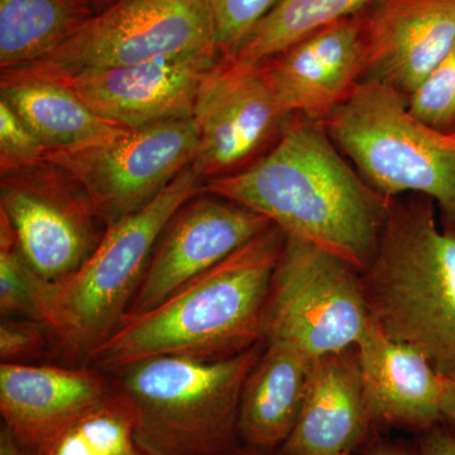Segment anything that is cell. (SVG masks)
Listing matches in <instances>:
<instances>
[{"instance_id": "cell-1", "label": "cell", "mask_w": 455, "mask_h": 455, "mask_svg": "<svg viewBox=\"0 0 455 455\" xmlns=\"http://www.w3.org/2000/svg\"><path fill=\"white\" fill-rule=\"evenodd\" d=\"M203 193L259 212L284 235L324 248L359 274L373 259L390 208L340 157L324 124L302 116L284 122L267 154L204 182Z\"/></svg>"}, {"instance_id": "cell-2", "label": "cell", "mask_w": 455, "mask_h": 455, "mask_svg": "<svg viewBox=\"0 0 455 455\" xmlns=\"http://www.w3.org/2000/svg\"><path fill=\"white\" fill-rule=\"evenodd\" d=\"M283 243V230L272 224L157 307L125 315L86 362L114 373L143 359L212 361L262 343L272 278Z\"/></svg>"}, {"instance_id": "cell-3", "label": "cell", "mask_w": 455, "mask_h": 455, "mask_svg": "<svg viewBox=\"0 0 455 455\" xmlns=\"http://www.w3.org/2000/svg\"><path fill=\"white\" fill-rule=\"evenodd\" d=\"M361 284L371 319L388 337L455 376V232L440 226L435 204H390Z\"/></svg>"}, {"instance_id": "cell-4", "label": "cell", "mask_w": 455, "mask_h": 455, "mask_svg": "<svg viewBox=\"0 0 455 455\" xmlns=\"http://www.w3.org/2000/svg\"><path fill=\"white\" fill-rule=\"evenodd\" d=\"M263 346L212 361L143 359L112 373L133 412L137 449L146 455H221L238 447L242 391Z\"/></svg>"}, {"instance_id": "cell-5", "label": "cell", "mask_w": 455, "mask_h": 455, "mask_svg": "<svg viewBox=\"0 0 455 455\" xmlns=\"http://www.w3.org/2000/svg\"><path fill=\"white\" fill-rule=\"evenodd\" d=\"M203 187L202 176L191 164L154 202L108 227L82 267L52 283L44 325L57 352L88 361L116 331L164 226L180 206L203 193Z\"/></svg>"}, {"instance_id": "cell-6", "label": "cell", "mask_w": 455, "mask_h": 455, "mask_svg": "<svg viewBox=\"0 0 455 455\" xmlns=\"http://www.w3.org/2000/svg\"><path fill=\"white\" fill-rule=\"evenodd\" d=\"M323 124L379 196L420 194L455 229V146L410 113L406 95L358 83Z\"/></svg>"}, {"instance_id": "cell-7", "label": "cell", "mask_w": 455, "mask_h": 455, "mask_svg": "<svg viewBox=\"0 0 455 455\" xmlns=\"http://www.w3.org/2000/svg\"><path fill=\"white\" fill-rule=\"evenodd\" d=\"M211 50L218 47L209 0H116L61 46L0 76L62 83L92 71Z\"/></svg>"}, {"instance_id": "cell-8", "label": "cell", "mask_w": 455, "mask_h": 455, "mask_svg": "<svg viewBox=\"0 0 455 455\" xmlns=\"http://www.w3.org/2000/svg\"><path fill=\"white\" fill-rule=\"evenodd\" d=\"M370 320L357 269L324 248L284 235L263 341H281L316 359L357 346Z\"/></svg>"}, {"instance_id": "cell-9", "label": "cell", "mask_w": 455, "mask_h": 455, "mask_svg": "<svg viewBox=\"0 0 455 455\" xmlns=\"http://www.w3.org/2000/svg\"><path fill=\"white\" fill-rule=\"evenodd\" d=\"M193 119L127 130L80 148L47 151L46 160L74 176L107 228L145 208L196 161Z\"/></svg>"}, {"instance_id": "cell-10", "label": "cell", "mask_w": 455, "mask_h": 455, "mask_svg": "<svg viewBox=\"0 0 455 455\" xmlns=\"http://www.w3.org/2000/svg\"><path fill=\"white\" fill-rule=\"evenodd\" d=\"M0 212L26 259L50 283L82 267L107 232L83 185L46 158L0 173Z\"/></svg>"}, {"instance_id": "cell-11", "label": "cell", "mask_w": 455, "mask_h": 455, "mask_svg": "<svg viewBox=\"0 0 455 455\" xmlns=\"http://www.w3.org/2000/svg\"><path fill=\"white\" fill-rule=\"evenodd\" d=\"M209 196H194L167 221L127 315L157 307L272 226L259 212Z\"/></svg>"}, {"instance_id": "cell-12", "label": "cell", "mask_w": 455, "mask_h": 455, "mask_svg": "<svg viewBox=\"0 0 455 455\" xmlns=\"http://www.w3.org/2000/svg\"><path fill=\"white\" fill-rule=\"evenodd\" d=\"M220 51H199L77 75L68 86L106 121L127 130L193 119Z\"/></svg>"}, {"instance_id": "cell-13", "label": "cell", "mask_w": 455, "mask_h": 455, "mask_svg": "<svg viewBox=\"0 0 455 455\" xmlns=\"http://www.w3.org/2000/svg\"><path fill=\"white\" fill-rule=\"evenodd\" d=\"M287 116L259 66L221 60L206 80L194 114L199 134L194 169L204 182L244 169L283 130Z\"/></svg>"}, {"instance_id": "cell-14", "label": "cell", "mask_w": 455, "mask_h": 455, "mask_svg": "<svg viewBox=\"0 0 455 455\" xmlns=\"http://www.w3.org/2000/svg\"><path fill=\"white\" fill-rule=\"evenodd\" d=\"M363 14L319 29L260 62V74L286 113L324 123L366 70Z\"/></svg>"}, {"instance_id": "cell-15", "label": "cell", "mask_w": 455, "mask_h": 455, "mask_svg": "<svg viewBox=\"0 0 455 455\" xmlns=\"http://www.w3.org/2000/svg\"><path fill=\"white\" fill-rule=\"evenodd\" d=\"M116 392V379L92 366L0 364L3 425L35 451Z\"/></svg>"}, {"instance_id": "cell-16", "label": "cell", "mask_w": 455, "mask_h": 455, "mask_svg": "<svg viewBox=\"0 0 455 455\" xmlns=\"http://www.w3.org/2000/svg\"><path fill=\"white\" fill-rule=\"evenodd\" d=\"M363 31L371 80L407 97L455 46V0H377Z\"/></svg>"}, {"instance_id": "cell-17", "label": "cell", "mask_w": 455, "mask_h": 455, "mask_svg": "<svg viewBox=\"0 0 455 455\" xmlns=\"http://www.w3.org/2000/svg\"><path fill=\"white\" fill-rule=\"evenodd\" d=\"M355 350L373 427L424 433L442 423L445 376L423 353L392 339L372 319Z\"/></svg>"}, {"instance_id": "cell-18", "label": "cell", "mask_w": 455, "mask_h": 455, "mask_svg": "<svg viewBox=\"0 0 455 455\" xmlns=\"http://www.w3.org/2000/svg\"><path fill=\"white\" fill-rule=\"evenodd\" d=\"M372 427L353 347L314 359L300 415L276 453L358 455Z\"/></svg>"}, {"instance_id": "cell-19", "label": "cell", "mask_w": 455, "mask_h": 455, "mask_svg": "<svg viewBox=\"0 0 455 455\" xmlns=\"http://www.w3.org/2000/svg\"><path fill=\"white\" fill-rule=\"evenodd\" d=\"M263 343L245 379L236 427L245 447L272 454L298 421L314 359L281 341Z\"/></svg>"}, {"instance_id": "cell-20", "label": "cell", "mask_w": 455, "mask_h": 455, "mask_svg": "<svg viewBox=\"0 0 455 455\" xmlns=\"http://www.w3.org/2000/svg\"><path fill=\"white\" fill-rule=\"evenodd\" d=\"M0 98L49 151L95 145L127 131L99 116L64 84L0 76Z\"/></svg>"}, {"instance_id": "cell-21", "label": "cell", "mask_w": 455, "mask_h": 455, "mask_svg": "<svg viewBox=\"0 0 455 455\" xmlns=\"http://www.w3.org/2000/svg\"><path fill=\"white\" fill-rule=\"evenodd\" d=\"M97 13L92 0H0V68L47 55Z\"/></svg>"}, {"instance_id": "cell-22", "label": "cell", "mask_w": 455, "mask_h": 455, "mask_svg": "<svg viewBox=\"0 0 455 455\" xmlns=\"http://www.w3.org/2000/svg\"><path fill=\"white\" fill-rule=\"evenodd\" d=\"M372 0H281L229 61L252 68L283 52L324 27L361 13Z\"/></svg>"}, {"instance_id": "cell-23", "label": "cell", "mask_w": 455, "mask_h": 455, "mask_svg": "<svg viewBox=\"0 0 455 455\" xmlns=\"http://www.w3.org/2000/svg\"><path fill=\"white\" fill-rule=\"evenodd\" d=\"M136 444L133 412L121 392L65 427L36 455H132Z\"/></svg>"}, {"instance_id": "cell-24", "label": "cell", "mask_w": 455, "mask_h": 455, "mask_svg": "<svg viewBox=\"0 0 455 455\" xmlns=\"http://www.w3.org/2000/svg\"><path fill=\"white\" fill-rule=\"evenodd\" d=\"M52 283L41 276L26 259L16 233L0 212V314L44 324Z\"/></svg>"}, {"instance_id": "cell-25", "label": "cell", "mask_w": 455, "mask_h": 455, "mask_svg": "<svg viewBox=\"0 0 455 455\" xmlns=\"http://www.w3.org/2000/svg\"><path fill=\"white\" fill-rule=\"evenodd\" d=\"M406 101L410 113L433 130L455 121V46Z\"/></svg>"}, {"instance_id": "cell-26", "label": "cell", "mask_w": 455, "mask_h": 455, "mask_svg": "<svg viewBox=\"0 0 455 455\" xmlns=\"http://www.w3.org/2000/svg\"><path fill=\"white\" fill-rule=\"evenodd\" d=\"M215 44L223 59L235 55L245 38L281 0H209Z\"/></svg>"}, {"instance_id": "cell-27", "label": "cell", "mask_w": 455, "mask_h": 455, "mask_svg": "<svg viewBox=\"0 0 455 455\" xmlns=\"http://www.w3.org/2000/svg\"><path fill=\"white\" fill-rule=\"evenodd\" d=\"M47 151L13 108L0 98V173L40 163Z\"/></svg>"}, {"instance_id": "cell-28", "label": "cell", "mask_w": 455, "mask_h": 455, "mask_svg": "<svg viewBox=\"0 0 455 455\" xmlns=\"http://www.w3.org/2000/svg\"><path fill=\"white\" fill-rule=\"evenodd\" d=\"M49 329L41 322L23 317H3L0 322V359L5 364H32L46 353Z\"/></svg>"}, {"instance_id": "cell-29", "label": "cell", "mask_w": 455, "mask_h": 455, "mask_svg": "<svg viewBox=\"0 0 455 455\" xmlns=\"http://www.w3.org/2000/svg\"><path fill=\"white\" fill-rule=\"evenodd\" d=\"M420 455H455V431L438 424L421 433Z\"/></svg>"}, {"instance_id": "cell-30", "label": "cell", "mask_w": 455, "mask_h": 455, "mask_svg": "<svg viewBox=\"0 0 455 455\" xmlns=\"http://www.w3.org/2000/svg\"><path fill=\"white\" fill-rule=\"evenodd\" d=\"M358 455H420V451L403 442L377 438L368 442Z\"/></svg>"}, {"instance_id": "cell-31", "label": "cell", "mask_w": 455, "mask_h": 455, "mask_svg": "<svg viewBox=\"0 0 455 455\" xmlns=\"http://www.w3.org/2000/svg\"><path fill=\"white\" fill-rule=\"evenodd\" d=\"M442 421L455 431V376L445 377L443 392Z\"/></svg>"}, {"instance_id": "cell-32", "label": "cell", "mask_w": 455, "mask_h": 455, "mask_svg": "<svg viewBox=\"0 0 455 455\" xmlns=\"http://www.w3.org/2000/svg\"><path fill=\"white\" fill-rule=\"evenodd\" d=\"M0 455H36L35 451L26 447L3 425L0 430Z\"/></svg>"}, {"instance_id": "cell-33", "label": "cell", "mask_w": 455, "mask_h": 455, "mask_svg": "<svg viewBox=\"0 0 455 455\" xmlns=\"http://www.w3.org/2000/svg\"><path fill=\"white\" fill-rule=\"evenodd\" d=\"M221 455H271L267 453H263V451H257V449L250 448V447H235L232 449V451H227V453Z\"/></svg>"}, {"instance_id": "cell-34", "label": "cell", "mask_w": 455, "mask_h": 455, "mask_svg": "<svg viewBox=\"0 0 455 455\" xmlns=\"http://www.w3.org/2000/svg\"><path fill=\"white\" fill-rule=\"evenodd\" d=\"M116 2V0H92L95 8H97V12L103 11V9L109 7V5H112L113 3Z\"/></svg>"}, {"instance_id": "cell-35", "label": "cell", "mask_w": 455, "mask_h": 455, "mask_svg": "<svg viewBox=\"0 0 455 455\" xmlns=\"http://www.w3.org/2000/svg\"><path fill=\"white\" fill-rule=\"evenodd\" d=\"M445 140H447L449 145L455 146V132L445 134Z\"/></svg>"}, {"instance_id": "cell-36", "label": "cell", "mask_w": 455, "mask_h": 455, "mask_svg": "<svg viewBox=\"0 0 455 455\" xmlns=\"http://www.w3.org/2000/svg\"><path fill=\"white\" fill-rule=\"evenodd\" d=\"M132 455H146V454H143L142 451H137L136 453H133Z\"/></svg>"}, {"instance_id": "cell-37", "label": "cell", "mask_w": 455, "mask_h": 455, "mask_svg": "<svg viewBox=\"0 0 455 455\" xmlns=\"http://www.w3.org/2000/svg\"><path fill=\"white\" fill-rule=\"evenodd\" d=\"M451 230H453V229H451ZM453 232H455V229L453 230Z\"/></svg>"}]
</instances>
